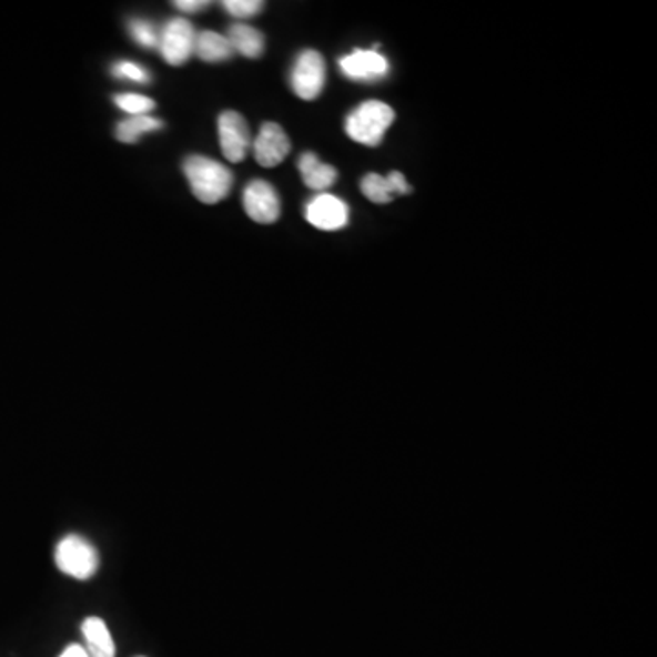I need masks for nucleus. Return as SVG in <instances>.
Here are the masks:
<instances>
[{
	"mask_svg": "<svg viewBox=\"0 0 657 657\" xmlns=\"http://www.w3.org/2000/svg\"><path fill=\"white\" fill-rule=\"evenodd\" d=\"M262 0H225L223 8L236 19H251L263 10Z\"/></svg>",
	"mask_w": 657,
	"mask_h": 657,
	"instance_id": "nucleus-19",
	"label": "nucleus"
},
{
	"mask_svg": "<svg viewBox=\"0 0 657 657\" xmlns=\"http://www.w3.org/2000/svg\"><path fill=\"white\" fill-rule=\"evenodd\" d=\"M139 657H144V656H139Z\"/></svg>",
	"mask_w": 657,
	"mask_h": 657,
	"instance_id": "nucleus-24",
	"label": "nucleus"
},
{
	"mask_svg": "<svg viewBox=\"0 0 657 657\" xmlns=\"http://www.w3.org/2000/svg\"><path fill=\"white\" fill-rule=\"evenodd\" d=\"M194 53L205 62H223L234 55V50L226 36L216 31H201L200 36H195Z\"/></svg>",
	"mask_w": 657,
	"mask_h": 657,
	"instance_id": "nucleus-14",
	"label": "nucleus"
},
{
	"mask_svg": "<svg viewBox=\"0 0 657 657\" xmlns=\"http://www.w3.org/2000/svg\"><path fill=\"white\" fill-rule=\"evenodd\" d=\"M175 8L181 11H186V13H194V11L203 10L209 6L206 0H175L174 2Z\"/></svg>",
	"mask_w": 657,
	"mask_h": 657,
	"instance_id": "nucleus-22",
	"label": "nucleus"
},
{
	"mask_svg": "<svg viewBox=\"0 0 657 657\" xmlns=\"http://www.w3.org/2000/svg\"><path fill=\"white\" fill-rule=\"evenodd\" d=\"M191 191L201 203L214 205L225 200L232 189L231 170L205 155H191L183 163Z\"/></svg>",
	"mask_w": 657,
	"mask_h": 657,
	"instance_id": "nucleus-1",
	"label": "nucleus"
},
{
	"mask_svg": "<svg viewBox=\"0 0 657 657\" xmlns=\"http://www.w3.org/2000/svg\"><path fill=\"white\" fill-rule=\"evenodd\" d=\"M113 78L129 79L134 82H149L150 72L144 70L138 62L121 61L112 68Z\"/></svg>",
	"mask_w": 657,
	"mask_h": 657,
	"instance_id": "nucleus-20",
	"label": "nucleus"
},
{
	"mask_svg": "<svg viewBox=\"0 0 657 657\" xmlns=\"http://www.w3.org/2000/svg\"><path fill=\"white\" fill-rule=\"evenodd\" d=\"M385 180L390 183V189L393 194H411L410 183H407L406 175L402 174V172H396L395 170V172H391Z\"/></svg>",
	"mask_w": 657,
	"mask_h": 657,
	"instance_id": "nucleus-21",
	"label": "nucleus"
},
{
	"mask_svg": "<svg viewBox=\"0 0 657 657\" xmlns=\"http://www.w3.org/2000/svg\"><path fill=\"white\" fill-rule=\"evenodd\" d=\"M246 216L262 225H269L282 214V203L276 189L263 180L251 181L243 192Z\"/></svg>",
	"mask_w": 657,
	"mask_h": 657,
	"instance_id": "nucleus-7",
	"label": "nucleus"
},
{
	"mask_svg": "<svg viewBox=\"0 0 657 657\" xmlns=\"http://www.w3.org/2000/svg\"><path fill=\"white\" fill-rule=\"evenodd\" d=\"M82 636L87 639L88 656L115 657L112 634L101 617H87L82 621Z\"/></svg>",
	"mask_w": 657,
	"mask_h": 657,
	"instance_id": "nucleus-12",
	"label": "nucleus"
},
{
	"mask_svg": "<svg viewBox=\"0 0 657 657\" xmlns=\"http://www.w3.org/2000/svg\"><path fill=\"white\" fill-rule=\"evenodd\" d=\"M395 121V110L382 101H365L347 115L345 132L356 143L378 146Z\"/></svg>",
	"mask_w": 657,
	"mask_h": 657,
	"instance_id": "nucleus-2",
	"label": "nucleus"
},
{
	"mask_svg": "<svg viewBox=\"0 0 657 657\" xmlns=\"http://www.w3.org/2000/svg\"><path fill=\"white\" fill-rule=\"evenodd\" d=\"M254 158L257 163L267 169H273L282 163L291 152V141H289L285 130L276 123H265L260 129V134L252 143Z\"/></svg>",
	"mask_w": 657,
	"mask_h": 657,
	"instance_id": "nucleus-9",
	"label": "nucleus"
},
{
	"mask_svg": "<svg viewBox=\"0 0 657 657\" xmlns=\"http://www.w3.org/2000/svg\"><path fill=\"white\" fill-rule=\"evenodd\" d=\"M129 30L130 36H132V39L138 42L139 47H160V36H158V31H155L154 24H152V22L135 19V21L130 22Z\"/></svg>",
	"mask_w": 657,
	"mask_h": 657,
	"instance_id": "nucleus-18",
	"label": "nucleus"
},
{
	"mask_svg": "<svg viewBox=\"0 0 657 657\" xmlns=\"http://www.w3.org/2000/svg\"><path fill=\"white\" fill-rule=\"evenodd\" d=\"M161 129H163L161 119L152 118V115H134V118H127L118 124L115 135L121 143H138L141 135Z\"/></svg>",
	"mask_w": 657,
	"mask_h": 657,
	"instance_id": "nucleus-15",
	"label": "nucleus"
},
{
	"mask_svg": "<svg viewBox=\"0 0 657 657\" xmlns=\"http://www.w3.org/2000/svg\"><path fill=\"white\" fill-rule=\"evenodd\" d=\"M59 657H90L88 656L87 648L81 645H70Z\"/></svg>",
	"mask_w": 657,
	"mask_h": 657,
	"instance_id": "nucleus-23",
	"label": "nucleus"
},
{
	"mask_svg": "<svg viewBox=\"0 0 657 657\" xmlns=\"http://www.w3.org/2000/svg\"><path fill=\"white\" fill-rule=\"evenodd\" d=\"M57 568L73 579H90L98 572V552L81 535H68L57 545Z\"/></svg>",
	"mask_w": 657,
	"mask_h": 657,
	"instance_id": "nucleus-3",
	"label": "nucleus"
},
{
	"mask_svg": "<svg viewBox=\"0 0 657 657\" xmlns=\"http://www.w3.org/2000/svg\"><path fill=\"white\" fill-rule=\"evenodd\" d=\"M160 50L170 67H181L191 59L195 50V31L185 19L166 22L160 36Z\"/></svg>",
	"mask_w": 657,
	"mask_h": 657,
	"instance_id": "nucleus-6",
	"label": "nucleus"
},
{
	"mask_svg": "<svg viewBox=\"0 0 657 657\" xmlns=\"http://www.w3.org/2000/svg\"><path fill=\"white\" fill-rule=\"evenodd\" d=\"M226 39L231 42L234 53H242L243 57H249V59H257L265 50V37H263L262 31H257L256 28L249 27V24L237 22V24L231 27Z\"/></svg>",
	"mask_w": 657,
	"mask_h": 657,
	"instance_id": "nucleus-13",
	"label": "nucleus"
},
{
	"mask_svg": "<svg viewBox=\"0 0 657 657\" xmlns=\"http://www.w3.org/2000/svg\"><path fill=\"white\" fill-rule=\"evenodd\" d=\"M325 61L316 50H305L300 53L294 62L291 73L293 90L303 101H313L319 98L325 87Z\"/></svg>",
	"mask_w": 657,
	"mask_h": 657,
	"instance_id": "nucleus-4",
	"label": "nucleus"
},
{
	"mask_svg": "<svg viewBox=\"0 0 657 657\" xmlns=\"http://www.w3.org/2000/svg\"><path fill=\"white\" fill-rule=\"evenodd\" d=\"M360 186H362V192H364L365 198L373 201V203H378V205L391 203L393 198H395V194L391 192L390 183H387V180L381 174L365 175L364 180H362V185Z\"/></svg>",
	"mask_w": 657,
	"mask_h": 657,
	"instance_id": "nucleus-16",
	"label": "nucleus"
},
{
	"mask_svg": "<svg viewBox=\"0 0 657 657\" xmlns=\"http://www.w3.org/2000/svg\"><path fill=\"white\" fill-rule=\"evenodd\" d=\"M113 101H115L119 109L129 113L130 118H134V115H149L155 109L154 101L146 98V95H141V93H119Z\"/></svg>",
	"mask_w": 657,
	"mask_h": 657,
	"instance_id": "nucleus-17",
	"label": "nucleus"
},
{
	"mask_svg": "<svg viewBox=\"0 0 657 657\" xmlns=\"http://www.w3.org/2000/svg\"><path fill=\"white\" fill-rule=\"evenodd\" d=\"M300 174L305 185L311 191L324 192L328 186L334 185V181L338 178V172L331 164L322 163V161L313 154V152H305L299 161Z\"/></svg>",
	"mask_w": 657,
	"mask_h": 657,
	"instance_id": "nucleus-11",
	"label": "nucleus"
},
{
	"mask_svg": "<svg viewBox=\"0 0 657 657\" xmlns=\"http://www.w3.org/2000/svg\"><path fill=\"white\" fill-rule=\"evenodd\" d=\"M221 152L231 163L245 160L252 146L251 132L242 113L226 110L218 119Z\"/></svg>",
	"mask_w": 657,
	"mask_h": 657,
	"instance_id": "nucleus-5",
	"label": "nucleus"
},
{
	"mask_svg": "<svg viewBox=\"0 0 657 657\" xmlns=\"http://www.w3.org/2000/svg\"><path fill=\"white\" fill-rule=\"evenodd\" d=\"M305 218L320 231H340L350 221V206L333 194H320L309 201Z\"/></svg>",
	"mask_w": 657,
	"mask_h": 657,
	"instance_id": "nucleus-8",
	"label": "nucleus"
},
{
	"mask_svg": "<svg viewBox=\"0 0 657 657\" xmlns=\"http://www.w3.org/2000/svg\"><path fill=\"white\" fill-rule=\"evenodd\" d=\"M340 70L353 81H378L390 73V62L376 50H355L340 59Z\"/></svg>",
	"mask_w": 657,
	"mask_h": 657,
	"instance_id": "nucleus-10",
	"label": "nucleus"
}]
</instances>
